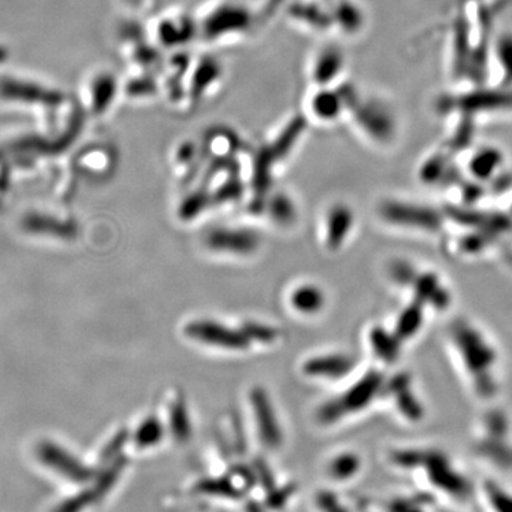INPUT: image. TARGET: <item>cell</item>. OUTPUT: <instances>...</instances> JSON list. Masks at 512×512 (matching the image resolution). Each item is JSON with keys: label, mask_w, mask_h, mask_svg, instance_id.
<instances>
[{"label": "cell", "mask_w": 512, "mask_h": 512, "mask_svg": "<svg viewBox=\"0 0 512 512\" xmlns=\"http://www.w3.org/2000/svg\"><path fill=\"white\" fill-rule=\"evenodd\" d=\"M185 335L205 345L229 350H245L251 343L242 330L228 328L212 320H195L188 323L185 326Z\"/></svg>", "instance_id": "obj_1"}, {"label": "cell", "mask_w": 512, "mask_h": 512, "mask_svg": "<svg viewBox=\"0 0 512 512\" xmlns=\"http://www.w3.org/2000/svg\"><path fill=\"white\" fill-rule=\"evenodd\" d=\"M431 481L437 487L443 488L447 493L464 497L470 491L468 483L463 477L450 470V467L441 460H433V466L430 467Z\"/></svg>", "instance_id": "obj_8"}, {"label": "cell", "mask_w": 512, "mask_h": 512, "mask_svg": "<svg viewBox=\"0 0 512 512\" xmlns=\"http://www.w3.org/2000/svg\"><path fill=\"white\" fill-rule=\"evenodd\" d=\"M343 107L345 103L342 97L336 96L333 90H328V87H319L308 100L309 116L322 123L338 119L343 113Z\"/></svg>", "instance_id": "obj_4"}, {"label": "cell", "mask_w": 512, "mask_h": 512, "mask_svg": "<svg viewBox=\"0 0 512 512\" xmlns=\"http://www.w3.org/2000/svg\"><path fill=\"white\" fill-rule=\"evenodd\" d=\"M170 429L178 441H187L191 437V421L184 400L178 399L171 406Z\"/></svg>", "instance_id": "obj_13"}, {"label": "cell", "mask_w": 512, "mask_h": 512, "mask_svg": "<svg viewBox=\"0 0 512 512\" xmlns=\"http://www.w3.org/2000/svg\"><path fill=\"white\" fill-rule=\"evenodd\" d=\"M242 332L248 336L249 340H258V342L271 343L274 342L278 332L269 326L261 325V323L248 322L245 323Z\"/></svg>", "instance_id": "obj_17"}, {"label": "cell", "mask_w": 512, "mask_h": 512, "mask_svg": "<svg viewBox=\"0 0 512 512\" xmlns=\"http://www.w3.org/2000/svg\"><path fill=\"white\" fill-rule=\"evenodd\" d=\"M251 403L254 407L259 437L266 447L278 448L282 443V430L268 393L261 387H255L251 393Z\"/></svg>", "instance_id": "obj_2"}, {"label": "cell", "mask_w": 512, "mask_h": 512, "mask_svg": "<svg viewBox=\"0 0 512 512\" xmlns=\"http://www.w3.org/2000/svg\"><path fill=\"white\" fill-rule=\"evenodd\" d=\"M269 210H271L272 218L275 221L281 222V224H289L295 218V208H293L292 202L285 195L275 197Z\"/></svg>", "instance_id": "obj_16"}, {"label": "cell", "mask_w": 512, "mask_h": 512, "mask_svg": "<svg viewBox=\"0 0 512 512\" xmlns=\"http://www.w3.org/2000/svg\"><path fill=\"white\" fill-rule=\"evenodd\" d=\"M208 248L229 254L249 255L259 247V237L247 229H212L205 238Z\"/></svg>", "instance_id": "obj_3"}, {"label": "cell", "mask_w": 512, "mask_h": 512, "mask_svg": "<svg viewBox=\"0 0 512 512\" xmlns=\"http://www.w3.org/2000/svg\"><path fill=\"white\" fill-rule=\"evenodd\" d=\"M164 437V426L157 417H147L141 421L134 434L136 446L140 448H151L157 446Z\"/></svg>", "instance_id": "obj_12"}, {"label": "cell", "mask_w": 512, "mask_h": 512, "mask_svg": "<svg viewBox=\"0 0 512 512\" xmlns=\"http://www.w3.org/2000/svg\"><path fill=\"white\" fill-rule=\"evenodd\" d=\"M352 362L345 356L313 357L303 365V372L311 377H328L336 379L349 372Z\"/></svg>", "instance_id": "obj_7"}, {"label": "cell", "mask_w": 512, "mask_h": 512, "mask_svg": "<svg viewBox=\"0 0 512 512\" xmlns=\"http://www.w3.org/2000/svg\"><path fill=\"white\" fill-rule=\"evenodd\" d=\"M241 192V184L237 183V181H231V183L222 185L217 195H215V200L218 202L232 201L235 198L241 197Z\"/></svg>", "instance_id": "obj_19"}, {"label": "cell", "mask_w": 512, "mask_h": 512, "mask_svg": "<svg viewBox=\"0 0 512 512\" xmlns=\"http://www.w3.org/2000/svg\"><path fill=\"white\" fill-rule=\"evenodd\" d=\"M390 512H424L423 508L419 505L414 504L413 501H396L390 505Z\"/></svg>", "instance_id": "obj_21"}, {"label": "cell", "mask_w": 512, "mask_h": 512, "mask_svg": "<svg viewBox=\"0 0 512 512\" xmlns=\"http://www.w3.org/2000/svg\"><path fill=\"white\" fill-rule=\"evenodd\" d=\"M485 494L494 512H512V494L507 490L495 484H488L485 487Z\"/></svg>", "instance_id": "obj_15"}, {"label": "cell", "mask_w": 512, "mask_h": 512, "mask_svg": "<svg viewBox=\"0 0 512 512\" xmlns=\"http://www.w3.org/2000/svg\"><path fill=\"white\" fill-rule=\"evenodd\" d=\"M360 468L359 458L355 454H340L330 463L329 474L333 480L346 481L356 476Z\"/></svg>", "instance_id": "obj_14"}, {"label": "cell", "mask_w": 512, "mask_h": 512, "mask_svg": "<svg viewBox=\"0 0 512 512\" xmlns=\"http://www.w3.org/2000/svg\"><path fill=\"white\" fill-rule=\"evenodd\" d=\"M318 507L322 512H349L339 503L338 498L332 494H320L318 497Z\"/></svg>", "instance_id": "obj_20"}, {"label": "cell", "mask_w": 512, "mask_h": 512, "mask_svg": "<svg viewBox=\"0 0 512 512\" xmlns=\"http://www.w3.org/2000/svg\"><path fill=\"white\" fill-rule=\"evenodd\" d=\"M205 205H207V194H204V192L192 194L181 205L180 217L183 220H192V218L197 217L204 210Z\"/></svg>", "instance_id": "obj_18"}, {"label": "cell", "mask_w": 512, "mask_h": 512, "mask_svg": "<svg viewBox=\"0 0 512 512\" xmlns=\"http://www.w3.org/2000/svg\"><path fill=\"white\" fill-rule=\"evenodd\" d=\"M342 69V57L333 49L320 50L318 55L313 57L311 64L312 82L318 87H328Z\"/></svg>", "instance_id": "obj_5"}, {"label": "cell", "mask_w": 512, "mask_h": 512, "mask_svg": "<svg viewBox=\"0 0 512 512\" xmlns=\"http://www.w3.org/2000/svg\"><path fill=\"white\" fill-rule=\"evenodd\" d=\"M350 212L345 207L332 210L328 220V244L330 248H338L348 234L350 227Z\"/></svg>", "instance_id": "obj_11"}, {"label": "cell", "mask_w": 512, "mask_h": 512, "mask_svg": "<svg viewBox=\"0 0 512 512\" xmlns=\"http://www.w3.org/2000/svg\"><path fill=\"white\" fill-rule=\"evenodd\" d=\"M92 86L96 87L97 93L90 94V104H93L94 111H104L109 109L110 101L116 94V83L113 77L107 73L97 74L93 79Z\"/></svg>", "instance_id": "obj_10"}, {"label": "cell", "mask_w": 512, "mask_h": 512, "mask_svg": "<svg viewBox=\"0 0 512 512\" xmlns=\"http://www.w3.org/2000/svg\"><path fill=\"white\" fill-rule=\"evenodd\" d=\"M43 456H45L47 463L52 464L59 473L69 477L70 480L77 481V483H83L92 476V471L89 468L84 467L76 458L64 453L60 448L47 447L43 451Z\"/></svg>", "instance_id": "obj_6"}, {"label": "cell", "mask_w": 512, "mask_h": 512, "mask_svg": "<svg viewBox=\"0 0 512 512\" xmlns=\"http://www.w3.org/2000/svg\"><path fill=\"white\" fill-rule=\"evenodd\" d=\"M291 303L296 311L311 315V313L319 312L322 309L323 303H325V296L315 286H301V288L293 291Z\"/></svg>", "instance_id": "obj_9"}]
</instances>
